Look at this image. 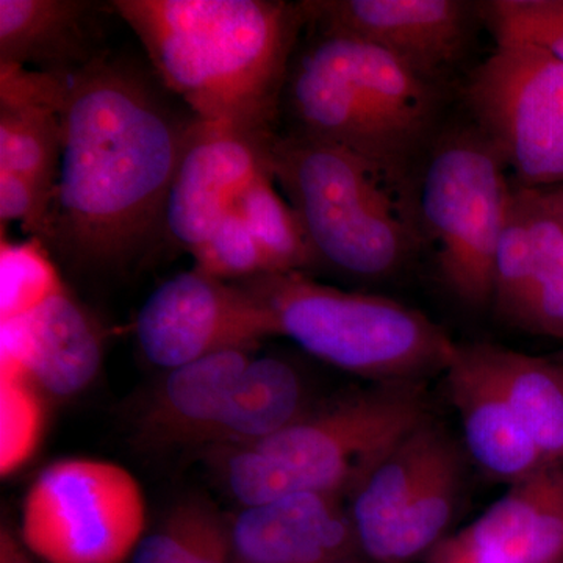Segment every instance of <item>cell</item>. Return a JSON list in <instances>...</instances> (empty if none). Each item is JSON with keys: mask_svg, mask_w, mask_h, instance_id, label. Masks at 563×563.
<instances>
[{"mask_svg": "<svg viewBox=\"0 0 563 563\" xmlns=\"http://www.w3.org/2000/svg\"><path fill=\"white\" fill-rule=\"evenodd\" d=\"M242 284L265 307L274 336L368 383H426L446 372L457 347L424 313L385 296L340 290L298 272Z\"/></svg>", "mask_w": 563, "mask_h": 563, "instance_id": "5b68a950", "label": "cell"}, {"mask_svg": "<svg viewBox=\"0 0 563 563\" xmlns=\"http://www.w3.org/2000/svg\"><path fill=\"white\" fill-rule=\"evenodd\" d=\"M268 258L269 274L306 273L317 263L298 214L280 195L269 172H262L235 203Z\"/></svg>", "mask_w": 563, "mask_h": 563, "instance_id": "484cf974", "label": "cell"}, {"mask_svg": "<svg viewBox=\"0 0 563 563\" xmlns=\"http://www.w3.org/2000/svg\"><path fill=\"white\" fill-rule=\"evenodd\" d=\"M444 374L451 401L461 418L466 451L485 474L514 487L547 468L542 454L473 344H457Z\"/></svg>", "mask_w": 563, "mask_h": 563, "instance_id": "9a60e30c", "label": "cell"}, {"mask_svg": "<svg viewBox=\"0 0 563 563\" xmlns=\"http://www.w3.org/2000/svg\"><path fill=\"white\" fill-rule=\"evenodd\" d=\"M98 3L0 0V66L70 74L106 54Z\"/></svg>", "mask_w": 563, "mask_h": 563, "instance_id": "e0dca14e", "label": "cell"}, {"mask_svg": "<svg viewBox=\"0 0 563 563\" xmlns=\"http://www.w3.org/2000/svg\"><path fill=\"white\" fill-rule=\"evenodd\" d=\"M233 563H354L361 548L344 496L296 493L228 518Z\"/></svg>", "mask_w": 563, "mask_h": 563, "instance_id": "4fadbf2b", "label": "cell"}, {"mask_svg": "<svg viewBox=\"0 0 563 563\" xmlns=\"http://www.w3.org/2000/svg\"><path fill=\"white\" fill-rule=\"evenodd\" d=\"M47 396L18 366L0 365V473L22 468L40 448Z\"/></svg>", "mask_w": 563, "mask_h": 563, "instance_id": "4316f807", "label": "cell"}, {"mask_svg": "<svg viewBox=\"0 0 563 563\" xmlns=\"http://www.w3.org/2000/svg\"><path fill=\"white\" fill-rule=\"evenodd\" d=\"M40 240L24 243L2 240L0 246V322L27 317L66 287Z\"/></svg>", "mask_w": 563, "mask_h": 563, "instance_id": "f1b7e54d", "label": "cell"}, {"mask_svg": "<svg viewBox=\"0 0 563 563\" xmlns=\"http://www.w3.org/2000/svg\"><path fill=\"white\" fill-rule=\"evenodd\" d=\"M542 191L551 209L558 213V217L563 222V185L562 187L548 188V190Z\"/></svg>", "mask_w": 563, "mask_h": 563, "instance_id": "e575fe53", "label": "cell"}, {"mask_svg": "<svg viewBox=\"0 0 563 563\" xmlns=\"http://www.w3.org/2000/svg\"><path fill=\"white\" fill-rule=\"evenodd\" d=\"M266 166L298 214L317 263L380 279L417 254L422 236L413 199L352 152L285 131L269 141Z\"/></svg>", "mask_w": 563, "mask_h": 563, "instance_id": "277c9868", "label": "cell"}, {"mask_svg": "<svg viewBox=\"0 0 563 563\" xmlns=\"http://www.w3.org/2000/svg\"><path fill=\"white\" fill-rule=\"evenodd\" d=\"M146 529V496L128 468L70 457L47 465L27 488L18 533L43 563H125Z\"/></svg>", "mask_w": 563, "mask_h": 563, "instance_id": "ba28073f", "label": "cell"}, {"mask_svg": "<svg viewBox=\"0 0 563 563\" xmlns=\"http://www.w3.org/2000/svg\"><path fill=\"white\" fill-rule=\"evenodd\" d=\"M463 99L499 152L515 187L563 185V62L542 47L496 43L470 74Z\"/></svg>", "mask_w": 563, "mask_h": 563, "instance_id": "9c48e42d", "label": "cell"}, {"mask_svg": "<svg viewBox=\"0 0 563 563\" xmlns=\"http://www.w3.org/2000/svg\"><path fill=\"white\" fill-rule=\"evenodd\" d=\"M196 117L103 54L66 74L60 172L41 243L81 269H124L165 236V206Z\"/></svg>", "mask_w": 563, "mask_h": 563, "instance_id": "6da1fadb", "label": "cell"}, {"mask_svg": "<svg viewBox=\"0 0 563 563\" xmlns=\"http://www.w3.org/2000/svg\"><path fill=\"white\" fill-rule=\"evenodd\" d=\"M255 350H231L168 369L140 420L154 446H199L220 421Z\"/></svg>", "mask_w": 563, "mask_h": 563, "instance_id": "ac0fdd59", "label": "cell"}, {"mask_svg": "<svg viewBox=\"0 0 563 563\" xmlns=\"http://www.w3.org/2000/svg\"><path fill=\"white\" fill-rule=\"evenodd\" d=\"M532 520V563L563 561V470L547 466L520 483Z\"/></svg>", "mask_w": 563, "mask_h": 563, "instance_id": "1f68e13d", "label": "cell"}, {"mask_svg": "<svg viewBox=\"0 0 563 563\" xmlns=\"http://www.w3.org/2000/svg\"><path fill=\"white\" fill-rule=\"evenodd\" d=\"M457 448L431 417L396 444L347 496L362 555L372 561L422 483Z\"/></svg>", "mask_w": 563, "mask_h": 563, "instance_id": "d6986e66", "label": "cell"}, {"mask_svg": "<svg viewBox=\"0 0 563 563\" xmlns=\"http://www.w3.org/2000/svg\"><path fill=\"white\" fill-rule=\"evenodd\" d=\"M273 140V139H272ZM272 140L196 118L165 206V239L191 254L266 166Z\"/></svg>", "mask_w": 563, "mask_h": 563, "instance_id": "7c38bea8", "label": "cell"}, {"mask_svg": "<svg viewBox=\"0 0 563 563\" xmlns=\"http://www.w3.org/2000/svg\"><path fill=\"white\" fill-rule=\"evenodd\" d=\"M66 74L0 66V172L20 174L54 198L63 150Z\"/></svg>", "mask_w": 563, "mask_h": 563, "instance_id": "2e32d148", "label": "cell"}, {"mask_svg": "<svg viewBox=\"0 0 563 563\" xmlns=\"http://www.w3.org/2000/svg\"><path fill=\"white\" fill-rule=\"evenodd\" d=\"M52 198L35 181L20 174L0 172V222H20L31 239H43Z\"/></svg>", "mask_w": 563, "mask_h": 563, "instance_id": "d6a6232c", "label": "cell"}, {"mask_svg": "<svg viewBox=\"0 0 563 563\" xmlns=\"http://www.w3.org/2000/svg\"><path fill=\"white\" fill-rule=\"evenodd\" d=\"M415 180L422 243L435 247L448 290L473 309L492 307L493 265L514 184L476 125L437 135Z\"/></svg>", "mask_w": 563, "mask_h": 563, "instance_id": "8992f818", "label": "cell"}, {"mask_svg": "<svg viewBox=\"0 0 563 563\" xmlns=\"http://www.w3.org/2000/svg\"><path fill=\"white\" fill-rule=\"evenodd\" d=\"M36 561L38 559L22 543L20 533L3 525L0 529V563H38Z\"/></svg>", "mask_w": 563, "mask_h": 563, "instance_id": "836d02e7", "label": "cell"}, {"mask_svg": "<svg viewBox=\"0 0 563 563\" xmlns=\"http://www.w3.org/2000/svg\"><path fill=\"white\" fill-rule=\"evenodd\" d=\"M191 257L192 268L225 282L250 280L272 273L265 252L235 209L222 218Z\"/></svg>", "mask_w": 563, "mask_h": 563, "instance_id": "4dcf8cb0", "label": "cell"}, {"mask_svg": "<svg viewBox=\"0 0 563 563\" xmlns=\"http://www.w3.org/2000/svg\"><path fill=\"white\" fill-rule=\"evenodd\" d=\"M135 336L146 361L168 372L218 352L255 350L274 331L246 285L191 268L151 292L136 314Z\"/></svg>", "mask_w": 563, "mask_h": 563, "instance_id": "30bf717a", "label": "cell"}, {"mask_svg": "<svg viewBox=\"0 0 563 563\" xmlns=\"http://www.w3.org/2000/svg\"><path fill=\"white\" fill-rule=\"evenodd\" d=\"M426 563H532L531 509L521 484L468 528L444 537Z\"/></svg>", "mask_w": 563, "mask_h": 563, "instance_id": "603a6c76", "label": "cell"}, {"mask_svg": "<svg viewBox=\"0 0 563 563\" xmlns=\"http://www.w3.org/2000/svg\"><path fill=\"white\" fill-rule=\"evenodd\" d=\"M529 263L531 235L528 217L523 195L514 185L509 211L499 235L493 265L492 309L499 320L523 331L528 320Z\"/></svg>", "mask_w": 563, "mask_h": 563, "instance_id": "83f0119b", "label": "cell"}, {"mask_svg": "<svg viewBox=\"0 0 563 563\" xmlns=\"http://www.w3.org/2000/svg\"><path fill=\"white\" fill-rule=\"evenodd\" d=\"M102 361L101 329L66 287L27 317L0 322V365L20 366L47 398L87 390Z\"/></svg>", "mask_w": 563, "mask_h": 563, "instance_id": "5bb4252c", "label": "cell"}, {"mask_svg": "<svg viewBox=\"0 0 563 563\" xmlns=\"http://www.w3.org/2000/svg\"><path fill=\"white\" fill-rule=\"evenodd\" d=\"M496 43H526L563 62V0H490L479 2Z\"/></svg>", "mask_w": 563, "mask_h": 563, "instance_id": "f546056e", "label": "cell"}, {"mask_svg": "<svg viewBox=\"0 0 563 563\" xmlns=\"http://www.w3.org/2000/svg\"><path fill=\"white\" fill-rule=\"evenodd\" d=\"M131 563H233L228 518L201 499L177 504L144 533Z\"/></svg>", "mask_w": 563, "mask_h": 563, "instance_id": "d4e9b609", "label": "cell"}, {"mask_svg": "<svg viewBox=\"0 0 563 563\" xmlns=\"http://www.w3.org/2000/svg\"><path fill=\"white\" fill-rule=\"evenodd\" d=\"M307 25L368 41L442 85L472 46L479 3L463 0H306Z\"/></svg>", "mask_w": 563, "mask_h": 563, "instance_id": "8fae6325", "label": "cell"}, {"mask_svg": "<svg viewBox=\"0 0 563 563\" xmlns=\"http://www.w3.org/2000/svg\"><path fill=\"white\" fill-rule=\"evenodd\" d=\"M520 190L531 235L526 331L563 340V222L542 190Z\"/></svg>", "mask_w": 563, "mask_h": 563, "instance_id": "cb8c5ba5", "label": "cell"}, {"mask_svg": "<svg viewBox=\"0 0 563 563\" xmlns=\"http://www.w3.org/2000/svg\"><path fill=\"white\" fill-rule=\"evenodd\" d=\"M544 463L563 470V366L496 344H473Z\"/></svg>", "mask_w": 563, "mask_h": 563, "instance_id": "44dd1931", "label": "cell"}, {"mask_svg": "<svg viewBox=\"0 0 563 563\" xmlns=\"http://www.w3.org/2000/svg\"><path fill=\"white\" fill-rule=\"evenodd\" d=\"M461 485V457L454 450L415 493L372 561L412 563L431 553L446 537V529L457 507Z\"/></svg>", "mask_w": 563, "mask_h": 563, "instance_id": "7402d4cb", "label": "cell"}, {"mask_svg": "<svg viewBox=\"0 0 563 563\" xmlns=\"http://www.w3.org/2000/svg\"><path fill=\"white\" fill-rule=\"evenodd\" d=\"M312 32L288 70L287 131L352 152L415 199L418 169L437 139L442 85L368 41Z\"/></svg>", "mask_w": 563, "mask_h": 563, "instance_id": "3957f363", "label": "cell"}, {"mask_svg": "<svg viewBox=\"0 0 563 563\" xmlns=\"http://www.w3.org/2000/svg\"><path fill=\"white\" fill-rule=\"evenodd\" d=\"M161 84L198 120L261 140L277 135L301 2L114 0Z\"/></svg>", "mask_w": 563, "mask_h": 563, "instance_id": "7a4b0ae2", "label": "cell"}, {"mask_svg": "<svg viewBox=\"0 0 563 563\" xmlns=\"http://www.w3.org/2000/svg\"><path fill=\"white\" fill-rule=\"evenodd\" d=\"M426 418L422 380L369 383L313 406L295 424L246 446L261 453L287 496L314 492L347 498Z\"/></svg>", "mask_w": 563, "mask_h": 563, "instance_id": "52a82bcc", "label": "cell"}, {"mask_svg": "<svg viewBox=\"0 0 563 563\" xmlns=\"http://www.w3.org/2000/svg\"><path fill=\"white\" fill-rule=\"evenodd\" d=\"M354 563H361V562L357 561V562H354Z\"/></svg>", "mask_w": 563, "mask_h": 563, "instance_id": "d590c367", "label": "cell"}, {"mask_svg": "<svg viewBox=\"0 0 563 563\" xmlns=\"http://www.w3.org/2000/svg\"><path fill=\"white\" fill-rule=\"evenodd\" d=\"M312 407L295 363L279 355H254L202 450L263 442L301 420Z\"/></svg>", "mask_w": 563, "mask_h": 563, "instance_id": "ffe728a7", "label": "cell"}]
</instances>
